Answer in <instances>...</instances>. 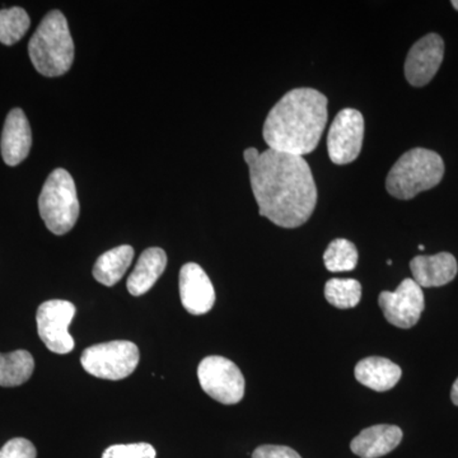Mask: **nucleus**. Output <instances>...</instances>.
<instances>
[{
  "label": "nucleus",
  "mask_w": 458,
  "mask_h": 458,
  "mask_svg": "<svg viewBox=\"0 0 458 458\" xmlns=\"http://www.w3.org/2000/svg\"><path fill=\"white\" fill-rule=\"evenodd\" d=\"M31 20L23 8L13 7L0 11V42L3 45L16 44L29 31Z\"/></svg>",
  "instance_id": "nucleus-21"
},
{
  "label": "nucleus",
  "mask_w": 458,
  "mask_h": 458,
  "mask_svg": "<svg viewBox=\"0 0 458 458\" xmlns=\"http://www.w3.org/2000/svg\"><path fill=\"white\" fill-rule=\"evenodd\" d=\"M445 55V42L437 33L424 36L410 49L405 62V77L414 87H423L433 80Z\"/></svg>",
  "instance_id": "nucleus-11"
},
{
  "label": "nucleus",
  "mask_w": 458,
  "mask_h": 458,
  "mask_svg": "<svg viewBox=\"0 0 458 458\" xmlns=\"http://www.w3.org/2000/svg\"><path fill=\"white\" fill-rule=\"evenodd\" d=\"M243 157L261 216L283 228L309 221L318 204V189L303 157L270 148L262 153L249 148Z\"/></svg>",
  "instance_id": "nucleus-1"
},
{
  "label": "nucleus",
  "mask_w": 458,
  "mask_h": 458,
  "mask_svg": "<svg viewBox=\"0 0 458 458\" xmlns=\"http://www.w3.org/2000/svg\"><path fill=\"white\" fill-rule=\"evenodd\" d=\"M403 441V430L379 424L361 430L351 443L352 454L363 458H379L393 452Z\"/></svg>",
  "instance_id": "nucleus-15"
},
{
  "label": "nucleus",
  "mask_w": 458,
  "mask_h": 458,
  "mask_svg": "<svg viewBox=\"0 0 458 458\" xmlns=\"http://www.w3.org/2000/svg\"><path fill=\"white\" fill-rule=\"evenodd\" d=\"M452 5H454V9H457L458 11V0H452Z\"/></svg>",
  "instance_id": "nucleus-27"
},
{
  "label": "nucleus",
  "mask_w": 458,
  "mask_h": 458,
  "mask_svg": "<svg viewBox=\"0 0 458 458\" xmlns=\"http://www.w3.org/2000/svg\"><path fill=\"white\" fill-rule=\"evenodd\" d=\"M354 375L360 384L377 393H385L397 385L403 372L394 361L381 357H369L357 364Z\"/></svg>",
  "instance_id": "nucleus-16"
},
{
  "label": "nucleus",
  "mask_w": 458,
  "mask_h": 458,
  "mask_svg": "<svg viewBox=\"0 0 458 458\" xmlns=\"http://www.w3.org/2000/svg\"><path fill=\"white\" fill-rule=\"evenodd\" d=\"M102 458H156V450L148 443L114 445L104 452Z\"/></svg>",
  "instance_id": "nucleus-23"
},
{
  "label": "nucleus",
  "mask_w": 458,
  "mask_h": 458,
  "mask_svg": "<svg viewBox=\"0 0 458 458\" xmlns=\"http://www.w3.org/2000/svg\"><path fill=\"white\" fill-rule=\"evenodd\" d=\"M198 377L205 393L225 405H234L245 396V377L227 358H205L199 364Z\"/></svg>",
  "instance_id": "nucleus-7"
},
{
  "label": "nucleus",
  "mask_w": 458,
  "mask_h": 458,
  "mask_svg": "<svg viewBox=\"0 0 458 458\" xmlns=\"http://www.w3.org/2000/svg\"><path fill=\"white\" fill-rule=\"evenodd\" d=\"M167 267V255L159 247L147 249L140 255L137 267H134L128 279V291L131 295L140 297L146 294L156 284L159 276Z\"/></svg>",
  "instance_id": "nucleus-17"
},
{
  "label": "nucleus",
  "mask_w": 458,
  "mask_h": 458,
  "mask_svg": "<svg viewBox=\"0 0 458 458\" xmlns=\"http://www.w3.org/2000/svg\"><path fill=\"white\" fill-rule=\"evenodd\" d=\"M75 307L68 301H47L38 307V336L47 348L55 354H68L74 349V339L69 333V325L73 321Z\"/></svg>",
  "instance_id": "nucleus-8"
},
{
  "label": "nucleus",
  "mask_w": 458,
  "mask_h": 458,
  "mask_svg": "<svg viewBox=\"0 0 458 458\" xmlns=\"http://www.w3.org/2000/svg\"><path fill=\"white\" fill-rule=\"evenodd\" d=\"M445 174L442 157L433 150L414 148L400 157L386 179L388 194L410 200L420 192L436 188Z\"/></svg>",
  "instance_id": "nucleus-4"
},
{
  "label": "nucleus",
  "mask_w": 458,
  "mask_h": 458,
  "mask_svg": "<svg viewBox=\"0 0 458 458\" xmlns=\"http://www.w3.org/2000/svg\"><path fill=\"white\" fill-rule=\"evenodd\" d=\"M132 258L134 249L131 246L114 247L99 256L93 267V276L101 284L113 286L125 276L126 270L131 265Z\"/></svg>",
  "instance_id": "nucleus-18"
},
{
  "label": "nucleus",
  "mask_w": 458,
  "mask_h": 458,
  "mask_svg": "<svg viewBox=\"0 0 458 458\" xmlns=\"http://www.w3.org/2000/svg\"><path fill=\"white\" fill-rule=\"evenodd\" d=\"M364 138L363 114L354 108L340 111L327 134V152L335 165H348L360 155Z\"/></svg>",
  "instance_id": "nucleus-9"
},
{
  "label": "nucleus",
  "mask_w": 458,
  "mask_h": 458,
  "mask_svg": "<svg viewBox=\"0 0 458 458\" xmlns=\"http://www.w3.org/2000/svg\"><path fill=\"white\" fill-rule=\"evenodd\" d=\"M360 458H363V457H360Z\"/></svg>",
  "instance_id": "nucleus-28"
},
{
  "label": "nucleus",
  "mask_w": 458,
  "mask_h": 458,
  "mask_svg": "<svg viewBox=\"0 0 458 458\" xmlns=\"http://www.w3.org/2000/svg\"><path fill=\"white\" fill-rule=\"evenodd\" d=\"M325 297L336 309H352L360 301V283L355 279H330L325 285Z\"/></svg>",
  "instance_id": "nucleus-22"
},
{
  "label": "nucleus",
  "mask_w": 458,
  "mask_h": 458,
  "mask_svg": "<svg viewBox=\"0 0 458 458\" xmlns=\"http://www.w3.org/2000/svg\"><path fill=\"white\" fill-rule=\"evenodd\" d=\"M35 369V360L31 352L16 351L2 354L0 352V386L17 387L31 378Z\"/></svg>",
  "instance_id": "nucleus-19"
},
{
  "label": "nucleus",
  "mask_w": 458,
  "mask_h": 458,
  "mask_svg": "<svg viewBox=\"0 0 458 458\" xmlns=\"http://www.w3.org/2000/svg\"><path fill=\"white\" fill-rule=\"evenodd\" d=\"M325 267L331 273L352 271L358 265V250L351 241L337 238L328 245L324 254Z\"/></svg>",
  "instance_id": "nucleus-20"
},
{
  "label": "nucleus",
  "mask_w": 458,
  "mask_h": 458,
  "mask_svg": "<svg viewBox=\"0 0 458 458\" xmlns=\"http://www.w3.org/2000/svg\"><path fill=\"white\" fill-rule=\"evenodd\" d=\"M378 304L385 318L394 327H415L424 311V294L414 279H405L394 292H382Z\"/></svg>",
  "instance_id": "nucleus-10"
},
{
  "label": "nucleus",
  "mask_w": 458,
  "mask_h": 458,
  "mask_svg": "<svg viewBox=\"0 0 458 458\" xmlns=\"http://www.w3.org/2000/svg\"><path fill=\"white\" fill-rule=\"evenodd\" d=\"M33 66L45 77H60L71 69L74 42L68 22L60 11H51L33 33L29 44Z\"/></svg>",
  "instance_id": "nucleus-3"
},
{
  "label": "nucleus",
  "mask_w": 458,
  "mask_h": 458,
  "mask_svg": "<svg viewBox=\"0 0 458 458\" xmlns=\"http://www.w3.org/2000/svg\"><path fill=\"white\" fill-rule=\"evenodd\" d=\"M451 399L452 403L458 406V378L456 379V382H454V386H452Z\"/></svg>",
  "instance_id": "nucleus-26"
},
{
  "label": "nucleus",
  "mask_w": 458,
  "mask_h": 458,
  "mask_svg": "<svg viewBox=\"0 0 458 458\" xmlns=\"http://www.w3.org/2000/svg\"><path fill=\"white\" fill-rule=\"evenodd\" d=\"M32 146V132L29 120L21 108H13L5 119L0 149L5 164L13 167L25 161Z\"/></svg>",
  "instance_id": "nucleus-13"
},
{
  "label": "nucleus",
  "mask_w": 458,
  "mask_h": 458,
  "mask_svg": "<svg viewBox=\"0 0 458 458\" xmlns=\"http://www.w3.org/2000/svg\"><path fill=\"white\" fill-rule=\"evenodd\" d=\"M38 210L47 229L57 236L73 229L80 216V201L73 177L64 168L49 174L38 198Z\"/></svg>",
  "instance_id": "nucleus-5"
},
{
  "label": "nucleus",
  "mask_w": 458,
  "mask_h": 458,
  "mask_svg": "<svg viewBox=\"0 0 458 458\" xmlns=\"http://www.w3.org/2000/svg\"><path fill=\"white\" fill-rule=\"evenodd\" d=\"M140 358V349L134 343L116 340L87 348L81 358V363L89 375L119 381L137 369Z\"/></svg>",
  "instance_id": "nucleus-6"
},
{
  "label": "nucleus",
  "mask_w": 458,
  "mask_h": 458,
  "mask_svg": "<svg viewBox=\"0 0 458 458\" xmlns=\"http://www.w3.org/2000/svg\"><path fill=\"white\" fill-rule=\"evenodd\" d=\"M327 123V96L312 89H297L271 108L262 135L270 149L303 157L318 148Z\"/></svg>",
  "instance_id": "nucleus-2"
},
{
  "label": "nucleus",
  "mask_w": 458,
  "mask_h": 458,
  "mask_svg": "<svg viewBox=\"0 0 458 458\" xmlns=\"http://www.w3.org/2000/svg\"><path fill=\"white\" fill-rule=\"evenodd\" d=\"M180 297L191 315H205L216 303V292L209 276L200 265L189 262L180 271Z\"/></svg>",
  "instance_id": "nucleus-12"
},
{
  "label": "nucleus",
  "mask_w": 458,
  "mask_h": 458,
  "mask_svg": "<svg viewBox=\"0 0 458 458\" xmlns=\"http://www.w3.org/2000/svg\"><path fill=\"white\" fill-rule=\"evenodd\" d=\"M252 458H302L293 448L286 445H264L256 448Z\"/></svg>",
  "instance_id": "nucleus-25"
},
{
  "label": "nucleus",
  "mask_w": 458,
  "mask_h": 458,
  "mask_svg": "<svg viewBox=\"0 0 458 458\" xmlns=\"http://www.w3.org/2000/svg\"><path fill=\"white\" fill-rule=\"evenodd\" d=\"M35 445L29 439L13 438L5 443L0 450V458H36Z\"/></svg>",
  "instance_id": "nucleus-24"
},
{
  "label": "nucleus",
  "mask_w": 458,
  "mask_h": 458,
  "mask_svg": "<svg viewBox=\"0 0 458 458\" xmlns=\"http://www.w3.org/2000/svg\"><path fill=\"white\" fill-rule=\"evenodd\" d=\"M412 276L418 285L424 288L448 284L456 278V259L448 252L433 256H417L410 262Z\"/></svg>",
  "instance_id": "nucleus-14"
}]
</instances>
